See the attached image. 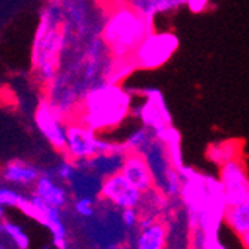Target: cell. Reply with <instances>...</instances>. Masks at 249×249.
Listing matches in <instances>:
<instances>
[{"instance_id":"25","label":"cell","mask_w":249,"mask_h":249,"mask_svg":"<svg viewBox=\"0 0 249 249\" xmlns=\"http://www.w3.org/2000/svg\"><path fill=\"white\" fill-rule=\"evenodd\" d=\"M0 249H6V248H5V246H3V245H2V248H0Z\"/></svg>"},{"instance_id":"9","label":"cell","mask_w":249,"mask_h":249,"mask_svg":"<svg viewBox=\"0 0 249 249\" xmlns=\"http://www.w3.org/2000/svg\"><path fill=\"white\" fill-rule=\"evenodd\" d=\"M100 197L115 205L117 208H138L142 201L143 193L128 182V179L120 172L103 179Z\"/></svg>"},{"instance_id":"21","label":"cell","mask_w":249,"mask_h":249,"mask_svg":"<svg viewBox=\"0 0 249 249\" xmlns=\"http://www.w3.org/2000/svg\"><path fill=\"white\" fill-rule=\"evenodd\" d=\"M75 211L82 218H89L94 215V198L89 196H82L75 201Z\"/></svg>"},{"instance_id":"19","label":"cell","mask_w":249,"mask_h":249,"mask_svg":"<svg viewBox=\"0 0 249 249\" xmlns=\"http://www.w3.org/2000/svg\"><path fill=\"white\" fill-rule=\"evenodd\" d=\"M2 231L11 237L12 243L17 246V249H29L30 246V240H29V236L26 234V231L22 230L19 225H17L15 222L9 221V219H5L2 221Z\"/></svg>"},{"instance_id":"7","label":"cell","mask_w":249,"mask_h":249,"mask_svg":"<svg viewBox=\"0 0 249 249\" xmlns=\"http://www.w3.org/2000/svg\"><path fill=\"white\" fill-rule=\"evenodd\" d=\"M64 115L50 103V100H40L35 110V121L39 131L45 136V139L50 142L53 148L66 152L67 145V125L64 123Z\"/></svg>"},{"instance_id":"24","label":"cell","mask_w":249,"mask_h":249,"mask_svg":"<svg viewBox=\"0 0 249 249\" xmlns=\"http://www.w3.org/2000/svg\"><path fill=\"white\" fill-rule=\"evenodd\" d=\"M242 242H243L245 248H246V249H249V233H248V234H245V236L242 237Z\"/></svg>"},{"instance_id":"13","label":"cell","mask_w":249,"mask_h":249,"mask_svg":"<svg viewBox=\"0 0 249 249\" xmlns=\"http://www.w3.org/2000/svg\"><path fill=\"white\" fill-rule=\"evenodd\" d=\"M40 170L22 160H12L9 161L2 172L3 182L14 187H32L37 182L40 178Z\"/></svg>"},{"instance_id":"15","label":"cell","mask_w":249,"mask_h":249,"mask_svg":"<svg viewBox=\"0 0 249 249\" xmlns=\"http://www.w3.org/2000/svg\"><path fill=\"white\" fill-rule=\"evenodd\" d=\"M224 219L230 225V229L243 237L249 233V196L239 205L229 206L224 209Z\"/></svg>"},{"instance_id":"22","label":"cell","mask_w":249,"mask_h":249,"mask_svg":"<svg viewBox=\"0 0 249 249\" xmlns=\"http://www.w3.org/2000/svg\"><path fill=\"white\" fill-rule=\"evenodd\" d=\"M123 221L127 227H134L136 224H139V216L138 212H136V208L123 209Z\"/></svg>"},{"instance_id":"10","label":"cell","mask_w":249,"mask_h":249,"mask_svg":"<svg viewBox=\"0 0 249 249\" xmlns=\"http://www.w3.org/2000/svg\"><path fill=\"white\" fill-rule=\"evenodd\" d=\"M143 97L145 103L139 107L138 114H136V117L142 121V125L151 128L154 133H158L160 130L172 125L170 114L166 107L163 96L157 89H146Z\"/></svg>"},{"instance_id":"17","label":"cell","mask_w":249,"mask_h":249,"mask_svg":"<svg viewBox=\"0 0 249 249\" xmlns=\"http://www.w3.org/2000/svg\"><path fill=\"white\" fill-rule=\"evenodd\" d=\"M237 157H242V142L234 139L212 143L208 149V158L218 166H222Z\"/></svg>"},{"instance_id":"11","label":"cell","mask_w":249,"mask_h":249,"mask_svg":"<svg viewBox=\"0 0 249 249\" xmlns=\"http://www.w3.org/2000/svg\"><path fill=\"white\" fill-rule=\"evenodd\" d=\"M127 152L128 151L124 146V143H120V145H115V148H112L109 151L99 152L91 158H87V160H81V161H75V163L87 167L88 170L94 172L102 179H105V178H107L110 175H115V173L121 172Z\"/></svg>"},{"instance_id":"5","label":"cell","mask_w":249,"mask_h":249,"mask_svg":"<svg viewBox=\"0 0 249 249\" xmlns=\"http://www.w3.org/2000/svg\"><path fill=\"white\" fill-rule=\"evenodd\" d=\"M115 148L114 143L100 139L97 133L84 124L75 121L67 125V145L64 157L71 158L73 161H81L91 158L99 152L109 151Z\"/></svg>"},{"instance_id":"23","label":"cell","mask_w":249,"mask_h":249,"mask_svg":"<svg viewBox=\"0 0 249 249\" xmlns=\"http://www.w3.org/2000/svg\"><path fill=\"white\" fill-rule=\"evenodd\" d=\"M209 3V0H187V5L193 12H201L205 11Z\"/></svg>"},{"instance_id":"3","label":"cell","mask_w":249,"mask_h":249,"mask_svg":"<svg viewBox=\"0 0 249 249\" xmlns=\"http://www.w3.org/2000/svg\"><path fill=\"white\" fill-rule=\"evenodd\" d=\"M63 50V33L54 12L42 17L33 45V69L40 84L50 85L55 79L58 57Z\"/></svg>"},{"instance_id":"20","label":"cell","mask_w":249,"mask_h":249,"mask_svg":"<svg viewBox=\"0 0 249 249\" xmlns=\"http://www.w3.org/2000/svg\"><path fill=\"white\" fill-rule=\"evenodd\" d=\"M27 196L24 194H21L18 190L14 188V185H3L2 190H0V206L2 208H18L21 209V206L24 205V201H26Z\"/></svg>"},{"instance_id":"16","label":"cell","mask_w":249,"mask_h":249,"mask_svg":"<svg viewBox=\"0 0 249 249\" xmlns=\"http://www.w3.org/2000/svg\"><path fill=\"white\" fill-rule=\"evenodd\" d=\"M166 227L155 221L149 227L142 229L134 243V249H164L166 246Z\"/></svg>"},{"instance_id":"14","label":"cell","mask_w":249,"mask_h":249,"mask_svg":"<svg viewBox=\"0 0 249 249\" xmlns=\"http://www.w3.org/2000/svg\"><path fill=\"white\" fill-rule=\"evenodd\" d=\"M33 187H35L33 194L39 196L42 200L47 201L50 206H54L58 209L66 206L67 191L60 182H55L53 176L42 173L40 178L37 179V182Z\"/></svg>"},{"instance_id":"4","label":"cell","mask_w":249,"mask_h":249,"mask_svg":"<svg viewBox=\"0 0 249 249\" xmlns=\"http://www.w3.org/2000/svg\"><path fill=\"white\" fill-rule=\"evenodd\" d=\"M178 37L170 32L149 33L131 54L136 69L151 71L161 67L173 55L178 48Z\"/></svg>"},{"instance_id":"12","label":"cell","mask_w":249,"mask_h":249,"mask_svg":"<svg viewBox=\"0 0 249 249\" xmlns=\"http://www.w3.org/2000/svg\"><path fill=\"white\" fill-rule=\"evenodd\" d=\"M121 173L128 179V182L134 185L142 193H146L155 187L152 172L141 152L128 151L121 169Z\"/></svg>"},{"instance_id":"18","label":"cell","mask_w":249,"mask_h":249,"mask_svg":"<svg viewBox=\"0 0 249 249\" xmlns=\"http://www.w3.org/2000/svg\"><path fill=\"white\" fill-rule=\"evenodd\" d=\"M154 138V131L145 125L138 127L136 130H133L124 142V146L127 148V151H133V152H142V149L151 142V139Z\"/></svg>"},{"instance_id":"2","label":"cell","mask_w":249,"mask_h":249,"mask_svg":"<svg viewBox=\"0 0 249 249\" xmlns=\"http://www.w3.org/2000/svg\"><path fill=\"white\" fill-rule=\"evenodd\" d=\"M152 32L149 15H145L136 6L120 5L107 15L102 37L105 47L120 60L130 58L141 42Z\"/></svg>"},{"instance_id":"8","label":"cell","mask_w":249,"mask_h":249,"mask_svg":"<svg viewBox=\"0 0 249 249\" xmlns=\"http://www.w3.org/2000/svg\"><path fill=\"white\" fill-rule=\"evenodd\" d=\"M21 212H24L26 215L35 218L39 221L42 225H45L47 229H50L53 234L54 245L58 249H66V227L61 221L60 216V209L50 206L47 201L42 200L39 196L33 194L26 198L24 205L19 209Z\"/></svg>"},{"instance_id":"1","label":"cell","mask_w":249,"mask_h":249,"mask_svg":"<svg viewBox=\"0 0 249 249\" xmlns=\"http://www.w3.org/2000/svg\"><path fill=\"white\" fill-rule=\"evenodd\" d=\"M131 96L117 82H106L88 89L81 97L78 123L96 133L118 127L130 114Z\"/></svg>"},{"instance_id":"6","label":"cell","mask_w":249,"mask_h":249,"mask_svg":"<svg viewBox=\"0 0 249 249\" xmlns=\"http://www.w3.org/2000/svg\"><path fill=\"white\" fill-rule=\"evenodd\" d=\"M219 167V182L225 208L239 205L249 196V176L243 158H233Z\"/></svg>"}]
</instances>
